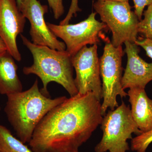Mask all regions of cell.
Wrapping results in <instances>:
<instances>
[{"label":"cell","instance_id":"cell-1","mask_svg":"<svg viewBox=\"0 0 152 152\" xmlns=\"http://www.w3.org/2000/svg\"><path fill=\"white\" fill-rule=\"evenodd\" d=\"M93 93H78L51 110L36 127L29 145L34 152H79L103 119Z\"/></svg>","mask_w":152,"mask_h":152},{"label":"cell","instance_id":"cell-2","mask_svg":"<svg viewBox=\"0 0 152 152\" xmlns=\"http://www.w3.org/2000/svg\"><path fill=\"white\" fill-rule=\"evenodd\" d=\"M4 112L19 140L29 143L44 117L62 103L65 96L52 99L41 92L37 79L29 89L7 96Z\"/></svg>","mask_w":152,"mask_h":152},{"label":"cell","instance_id":"cell-3","mask_svg":"<svg viewBox=\"0 0 152 152\" xmlns=\"http://www.w3.org/2000/svg\"><path fill=\"white\" fill-rule=\"evenodd\" d=\"M23 44L29 50L33 56V64L24 67L23 73L26 75L34 74L42 83L40 91L47 97L50 96L48 86L51 82H56L64 87L73 96L78 91L73 78V66L72 56L66 50L59 51L47 46L35 45L23 35Z\"/></svg>","mask_w":152,"mask_h":152},{"label":"cell","instance_id":"cell-4","mask_svg":"<svg viewBox=\"0 0 152 152\" xmlns=\"http://www.w3.org/2000/svg\"><path fill=\"white\" fill-rule=\"evenodd\" d=\"M100 125L103 136L95 152H126L130 149L127 140L133 138L132 134L142 133L133 119L130 106L123 101L113 110L106 113Z\"/></svg>","mask_w":152,"mask_h":152},{"label":"cell","instance_id":"cell-5","mask_svg":"<svg viewBox=\"0 0 152 152\" xmlns=\"http://www.w3.org/2000/svg\"><path fill=\"white\" fill-rule=\"evenodd\" d=\"M94 7L102 22L111 31V42L114 47L122 46L126 42L135 43L140 20L129 2L97 1Z\"/></svg>","mask_w":152,"mask_h":152},{"label":"cell","instance_id":"cell-6","mask_svg":"<svg viewBox=\"0 0 152 152\" xmlns=\"http://www.w3.org/2000/svg\"><path fill=\"white\" fill-rule=\"evenodd\" d=\"M103 54L99 59L100 72L102 79V99L101 111L103 116L110 108L113 110L118 107V96L122 99L128 96L122 86L123 77L122 46L115 47L109 38H105Z\"/></svg>","mask_w":152,"mask_h":152},{"label":"cell","instance_id":"cell-7","mask_svg":"<svg viewBox=\"0 0 152 152\" xmlns=\"http://www.w3.org/2000/svg\"><path fill=\"white\" fill-rule=\"evenodd\" d=\"M96 13L92 12L86 19L76 24L56 25L47 23L50 30L65 44L66 50L71 56L87 45H97L100 38H104L103 31L107 28L96 18Z\"/></svg>","mask_w":152,"mask_h":152},{"label":"cell","instance_id":"cell-8","mask_svg":"<svg viewBox=\"0 0 152 152\" xmlns=\"http://www.w3.org/2000/svg\"><path fill=\"white\" fill-rule=\"evenodd\" d=\"M97 50V45L86 46L72 57V61L76 72L75 82L78 93H93L101 101L102 90Z\"/></svg>","mask_w":152,"mask_h":152},{"label":"cell","instance_id":"cell-9","mask_svg":"<svg viewBox=\"0 0 152 152\" xmlns=\"http://www.w3.org/2000/svg\"><path fill=\"white\" fill-rule=\"evenodd\" d=\"M18 7L30 22V35L33 43L57 50H66L65 44L58 39L45 21L44 16L48 12L46 5L41 4L38 0H25Z\"/></svg>","mask_w":152,"mask_h":152},{"label":"cell","instance_id":"cell-10","mask_svg":"<svg viewBox=\"0 0 152 152\" xmlns=\"http://www.w3.org/2000/svg\"><path fill=\"white\" fill-rule=\"evenodd\" d=\"M26 18L19 10L17 0H0V37L8 52L14 59L20 61L17 38L23 31Z\"/></svg>","mask_w":152,"mask_h":152},{"label":"cell","instance_id":"cell-11","mask_svg":"<svg viewBox=\"0 0 152 152\" xmlns=\"http://www.w3.org/2000/svg\"><path fill=\"white\" fill-rule=\"evenodd\" d=\"M124 44L127 63L122 79L123 89H145L152 81V63L147 62L141 58L140 48L135 43L126 42Z\"/></svg>","mask_w":152,"mask_h":152},{"label":"cell","instance_id":"cell-12","mask_svg":"<svg viewBox=\"0 0 152 152\" xmlns=\"http://www.w3.org/2000/svg\"><path fill=\"white\" fill-rule=\"evenodd\" d=\"M127 94L132 116L139 129L142 133L152 129V99L145 89L132 88Z\"/></svg>","mask_w":152,"mask_h":152},{"label":"cell","instance_id":"cell-13","mask_svg":"<svg viewBox=\"0 0 152 152\" xmlns=\"http://www.w3.org/2000/svg\"><path fill=\"white\" fill-rule=\"evenodd\" d=\"M8 51L0 54V94L8 95L23 91L18 66Z\"/></svg>","mask_w":152,"mask_h":152},{"label":"cell","instance_id":"cell-14","mask_svg":"<svg viewBox=\"0 0 152 152\" xmlns=\"http://www.w3.org/2000/svg\"><path fill=\"white\" fill-rule=\"evenodd\" d=\"M0 152H34L0 124Z\"/></svg>","mask_w":152,"mask_h":152},{"label":"cell","instance_id":"cell-15","mask_svg":"<svg viewBox=\"0 0 152 152\" xmlns=\"http://www.w3.org/2000/svg\"><path fill=\"white\" fill-rule=\"evenodd\" d=\"M143 19L139 21L138 32L144 38L152 39V4L144 11Z\"/></svg>","mask_w":152,"mask_h":152},{"label":"cell","instance_id":"cell-16","mask_svg":"<svg viewBox=\"0 0 152 152\" xmlns=\"http://www.w3.org/2000/svg\"><path fill=\"white\" fill-rule=\"evenodd\" d=\"M152 143V129L137 135L131 140V150L136 152H146Z\"/></svg>","mask_w":152,"mask_h":152},{"label":"cell","instance_id":"cell-17","mask_svg":"<svg viewBox=\"0 0 152 152\" xmlns=\"http://www.w3.org/2000/svg\"><path fill=\"white\" fill-rule=\"evenodd\" d=\"M50 8L53 13L54 17L58 20L64 13L63 0H47Z\"/></svg>","mask_w":152,"mask_h":152},{"label":"cell","instance_id":"cell-18","mask_svg":"<svg viewBox=\"0 0 152 152\" xmlns=\"http://www.w3.org/2000/svg\"><path fill=\"white\" fill-rule=\"evenodd\" d=\"M81 11V10L78 5V0H72L68 13L65 18L60 22L59 25H65L69 24L73 16L75 15L77 12Z\"/></svg>","mask_w":152,"mask_h":152},{"label":"cell","instance_id":"cell-19","mask_svg":"<svg viewBox=\"0 0 152 152\" xmlns=\"http://www.w3.org/2000/svg\"><path fill=\"white\" fill-rule=\"evenodd\" d=\"M134 7V12L137 15L139 20L142 19L144 9L152 4V0H133Z\"/></svg>","mask_w":152,"mask_h":152},{"label":"cell","instance_id":"cell-20","mask_svg":"<svg viewBox=\"0 0 152 152\" xmlns=\"http://www.w3.org/2000/svg\"><path fill=\"white\" fill-rule=\"evenodd\" d=\"M135 43L145 50L146 55L152 59V39L139 37Z\"/></svg>","mask_w":152,"mask_h":152},{"label":"cell","instance_id":"cell-21","mask_svg":"<svg viewBox=\"0 0 152 152\" xmlns=\"http://www.w3.org/2000/svg\"><path fill=\"white\" fill-rule=\"evenodd\" d=\"M7 51V48L6 46V45L2 39L0 37V54L5 53Z\"/></svg>","mask_w":152,"mask_h":152},{"label":"cell","instance_id":"cell-22","mask_svg":"<svg viewBox=\"0 0 152 152\" xmlns=\"http://www.w3.org/2000/svg\"><path fill=\"white\" fill-rule=\"evenodd\" d=\"M101 1H111L125 2H129V0H97Z\"/></svg>","mask_w":152,"mask_h":152},{"label":"cell","instance_id":"cell-23","mask_svg":"<svg viewBox=\"0 0 152 152\" xmlns=\"http://www.w3.org/2000/svg\"><path fill=\"white\" fill-rule=\"evenodd\" d=\"M25 0H17V4H18V7L22 3L25 1Z\"/></svg>","mask_w":152,"mask_h":152},{"label":"cell","instance_id":"cell-24","mask_svg":"<svg viewBox=\"0 0 152 152\" xmlns=\"http://www.w3.org/2000/svg\"><path fill=\"white\" fill-rule=\"evenodd\" d=\"M0 110H1V107H0Z\"/></svg>","mask_w":152,"mask_h":152}]
</instances>
